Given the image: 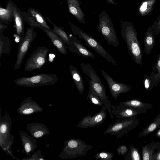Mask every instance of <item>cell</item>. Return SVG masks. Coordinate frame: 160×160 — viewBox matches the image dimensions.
<instances>
[{
	"mask_svg": "<svg viewBox=\"0 0 160 160\" xmlns=\"http://www.w3.org/2000/svg\"><path fill=\"white\" fill-rule=\"evenodd\" d=\"M69 70L72 79L78 91L82 95L84 90V82L78 70L72 64L69 65Z\"/></svg>",
	"mask_w": 160,
	"mask_h": 160,
	"instance_id": "23",
	"label": "cell"
},
{
	"mask_svg": "<svg viewBox=\"0 0 160 160\" xmlns=\"http://www.w3.org/2000/svg\"><path fill=\"white\" fill-rule=\"evenodd\" d=\"M80 65L83 72L89 77V84L93 88L98 95L108 111L111 118H113V115L111 112V101L107 95L104 86L94 69L88 63L82 62Z\"/></svg>",
	"mask_w": 160,
	"mask_h": 160,
	"instance_id": "2",
	"label": "cell"
},
{
	"mask_svg": "<svg viewBox=\"0 0 160 160\" xmlns=\"http://www.w3.org/2000/svg\"><path fill=\"white\" fill-rule=\"evenodd\" d=\"M126 160H140V157L138 150L132 145H131L128 153L124 157Z\"/></svg>",
	"mask_w": 160,
	"mask_h": 160,
	"instance_id": "33",
	"label": "cell"
},
{
	"mask_svg": "<svg viewBox=\"0 0 160 160\" xmlns=\"http://www.w3.org/2000/svg\"><path fill=\"white\" fill-rule=\"evenodd\" d=\"M27 128L31 135L37 138L47 135L50 133L48 127L40 123H29L27 125Z\"/></svg>",
	"mask_w": 160,
	"mask_h": 160,
	"instance_id": "19",
	"label": "cell"
},
{
	"mask_svg": "<svg viewBox=\"0 0 160 160\" xmlns=\"http://www.w3.org/2000/svg\"><path fill=\"white\" fill-rule=\"evenodd\" d=\"M17 110L18 114L25 115L41 112L43 109L36 102L32 100L31 96H29L21 102Z\"/></svg>",
	"mask_w": 160,
	"mask_h": 160,
	"instance_id": "14",
	"label": "cell"
},
{
	"mask_svg": "<svg viewBox=\"0 0 160 160\" xmlns=\"http://www.w3.org/2000/svg\"><path fill=\"white\" fill-rule=\"evenodd\" d=\"M48 18L49 22L53 26V31L60 37L68 46L70 45L71 44V38L69 37L64 29L54 24Z\"/></svg>",
	"mask_w": 160,
	"mask_h": 160,
	"instance_id": "30",
	"label": "cell"
},
{
	"mask_svg": "<svg viewBox=\"0 0 160 160\" xmlns=\"http://www.w3.org/2000/svg\"><path fill=\"white\" fill-rule=\"evenodd\" d=\"M155 135L157 137L160 138V129L157 132Z\"/></svg>",
	"mask_w": 160,
	"mask_h": 160,
	"instance_id": "41",
	"label": "cell"
},
{
	"mask_svg": "<svg viewBox=\"0 0 160 160\" xmlns=\"http://www.w3.org/2000/svg\"><path fill=\"white\" fill-rule=\"evenodd\" d=\"M157 0H144L138 8L140 15L142 16L149 15L152 12Z\"/></svg>",
	"mask_w": 160,
	"mask_h": 160,
	"instance_id": "25",
	"label": "cell"
},
{
	"mask_svg": "<svg viewBox=\"0 0 160 160\" xmlns=\"http://www.w3.org/2000/svg\"><path fill=\"white\" fill-rule=\"evenodd\" d=\"M98 29L108 45L116 48L119 46V41L114 26L108 14L105 11L99 15Z\"/></svg>",
	"mask_w": 160,
	"mask_h": 160,
	"instance_id": "6",
	"label": "cell"
},
{
	"mask_svg": "<svg viewBox=\"0 0 160 160\" xmlns=\"http://www.w3.org/2000/svg\"><path fill=\"white\" fill-rule=\"evenodd\" d=\"M11 41L9 38L0 33V58L3 53L9 54L11 50Z\"/></svg>",
	"mask_w": 160,
	"mask_h": 160,
	"instance_id": "29",
	"label": "cell"
},
{
	"mask_svg": "<svg viewBox=\"0 0 160 160\" xmlns=\"http://www.w3.org/2000/svg\"><path fill=\"white\" fill-rule=\"evenodd\" d=\"M69 12L74 16L81 23L85 24L84 15L80 7L79 0H67Z\"/></svg>",
	"mask_w": 160,
	"mask_h": 160,
	"instance_id": "21",
	"label": "cell"
},
{
	"mask_svg": "<svg viewBox=\"0 0 160 160\" xmlns=\"http://www.w3.org/2000/svg\"><path fill=\"white\" fill-rule=\"evenodd\" d=\"M11 124V118L8 113L6 112L2 117L0 115V145L5 151L9 153L13 143V137L10 132Z\"/></svg>",
	"mask_w": 160,
	"mask_h": 160,
	"instance_id": "10",
	"label": "cell"
},
{
	"mask_svg": "<svg viewBox=\"0 0 160 160\" xmlns=\"http://www.w3.org/2000/svg\"><path fill=\"white\" fill-rule=\"evenodd\" d=\"M20 138L23 148L27 155L33 152L37 148L36 141L33 137L29 135L23 131L19 132Z\"/></svg>",
	"mask_w": 160,
	"mask_h": 160,
	"instance_id": "18",
	"label": "cell"
},
{
	"mask_svg": "<svg viewBox=\"0 0 160 160\" xmlns=\"http://www.w3.org/2000/svg\"><path fill=\"white\" fill-rule=\"evenodd\" d=\"M152 69L153 71L158 72H156L155 77L159 83L160 82V52L156 64L153 67Z\"/></svg>",
	"mask_w": 160,
	"mask_h": 160,
	"instance_id": "35",
	"label": "cell"
},
{
	"mask_svg": "<svg viewBox=\"0 0 160 160\" xmlns=\"http://www.w3.org/2000/svg\"><path fill=\"white\" fill-rule=\"evenodd\" d=\"M153 28L155 31V35H157L160 33V24Z\"/></svg>",
	"mask_w": 160,
	"mask_h": 160,
	"instance_id": "39",
	"label": "cell"
},
{
	"mask_svg": "<svg viewBox=\"0 0 160 160\" xmlns=\"http://www.w3.org/2000/svg\"><path fill=\"white\" fill-rule=\"evenodd\" d=\"M118 104L133 108H143L148 110L152 108V104L143 102L138 99H132L122 102H119Z\"/></svg>",
	"mask_w": 160,
	"mask_h": 160,
	"instance_id": "26",
	"label": "cell"
},
{
	"mask_svg": "<svg viewBox=\"0 0 160 160\" xmlns=\"http://www.w3.org/2000/svg\"><path fill=\"white\" fill-rule=\"evenodd\" d=\"M159 24H160V16L158 17L157 20L154 21L153 24L151 26L153 28L157 26Z\"/></svg>",
	"mask_w": 160,
	"mask_h": 160,
	"instance_id": "38",
	"label": "cell"
},
{
	"mask_svg": "<svg viewBox=\"0 0 160 160\" xmlns=\"http://www.w3.org/2000/svg\"><path fill=\"white\" fill-rule=\"evenodd\" d=\"M160 128V114L157 115L153 121L139 133V137L146 136Z\"/></svg>",
	"mask_w": 160,
	"mask_h": 160,
	"instance_id": "27",
	"label": "cell"
},
{
	"mask_svg": "<svg viewBox=\"0 0 160 160\" xmlns=\"http://www.w3.org/2000/svg\"><path fill=\"white\" fill-rule=\"evenodd\" d=\"M49 49L43 46L38 47L33 51L25 63L24 70L31 71L42 68L46 63Z\"/></svg>",
	"mask_w": 160,
	"mask_h": 160,
	"instance_id": "9",
	"label": "cell"
},
{
	"mask_svg": "<svg viewBox=\"0 0 160 160\" xmlns=\"http://www.w3.org/2000/svg\"><path fill=\"white\" fill-rule=\"evenodd\" d=\"M148 110L143 108H136L120 104L116 106L111 105V112L115 115L116 119L136 118L139 114L146 112Z\"/></svg>",
	"mask_w": 160,
	"mask_h": 160,
	"instance_id": "11",
	"label": "cell"
},
{
	"mask_svg": "<svg viewBox=\"0 0 160 160\" xmlns=\"http://www.w3.org/2000/svg\"><path fill=\"white\" fill-rule=\"evenodd\" d=\"M110 2H111L112 3L114 4V0H108Z\"/></svg>",
	"mask_w": 160,
	"mask_h": 160,
	"instance_id": "42",
	"label": "cell"
},
{
	"mask_svg": "<svg viewBox=\"0 0 160 160\" xmlns=\"http://www.w3.org/2000/svg\"><path fill=\"white\" fill-rule=\"evenodd\" d=\"M106 108L105 105L102 107L100 111L93 116L88 114L80 121L77 126V128H88L93 127L102 124L107 116Z\"/></svg>",
	"mask_w": 160,
	"mask_h": 160,
	"instance_id": "12",
	"label": "cell"
},
{
	"mask_svg": "<svg viewBox=\"0 0 160 160\" xmlns=\"http://www.w3.org/2000/svg\"><path fill=\"white\" fill-rule=\"evenodd\" d=\"M116 120L110 124L104 132V134H110L117 138H121L136 128L140 123L135 118Z\"/></svg>",
	"mask_w": 160,
	"mask_h": 160,
	"instance_id": "7",
	"label": "cell"
},
{
	"mask_svg": "<svg viewBox=\"0 0 160 160\" xmlns=\"http://www.w3.org/2000/svg\"><path fill=\"white\" fill-rule=\"evenodd\" d=\"M14 4L11 0H9L7 2L5 8L0 5V22L5 24H9L11 22L14 18L13 9Z\"/></svg>",
	"mask_w": 160,
	"mask_h": 160,
	"instance_id": "20",
	"label": "cell"
},
{
	"mask_svg": "<svg viewBox=\"0 0 160 160\" xmlns=\"http://www.w3.org/2000/svg\"><path fill=\"white\" fill-rule=\"evenodd\" d=\"M34 28H27L24 36L20 40L19 44L14 69H18L21 65L24 58L28 51L31 43L36 37Z\"/></svg>",
	"mask_w": 160,
	"mask_h": 160,
	"instance_id": "8",
	"label": "cell"
},
{
	"mask_svg": "<svg viewBox=\"0 0 160 160\" xmlns=\"http://www.w3.org/2000/svg\"><path fill=\"white\" fill-rule=\"evenodd\" d=\"M156 158L155 159L156 160H160V152L158 153H157L155 155Z\"/></svg>",
	"mask_w": 160,
	"mask_h": 160,
	"instance_id": "40",
	"label": "cell"
},
{
	"mask_svg": "<svg viewBox=\"0 0 160 160\" xmlns=\"http://www.w3.org/2000/svg\"><path fill=\"white\" fill-rule=\"evenodd\" d=\"M121 34L132 58L137 64L142 65V48L138 38L137 31L132 23L124 22L121 26Z\"/></svg>",
	"mask_w": 160,
	"mask_h": 160,
	"instance_id": "1",
	"label": "cell"
},
{
	"mask_svg": "<svg viewBox=\"0 0 160 160\" xmlns=\"http://www.w3.org/2000/svg\"><path fill=\"white\" fill-rule=\"evenodd\" d=\"M65 146L60 157L63 159H72L86 156L93 146L79 139L71 138L64 142Z\"/></svg>",
	"mask_w": 160,
	"mask_h": 160,
	"instance_id": "3",
	"label": "cell"
},
{
	"mask_svg": "<svg viewBox=\"0 0 160 160\" xmlns=\"http://www.w3.org/2000/svg\"><path fill=\"white\" fill-rule=\"evenodd\" d=\"M71 40V44L67 47L68 49L70 52L75 53L83 57L95 59V55L93 53L83 45L74 36H72Z\"/></svg>",
	"mask_w": 160,
	"mask_h": 160,
	"instance_id": "15",
	"label": "cell"
},
{
	"mask_svg": "<svg viewBox=\"0 0 160 160\" xmlns=\"http://www.w3.org/2000/svg\"><path fill=\"white\" fill-rule=\"evenodd\" d=\"M70 26L73 34L78 36L79 39L84 40L88 47L101 55L108 62L115 65H117L114 59L95 39L75 25L71 23Z\"/></svg>",
	"mask_w": 160,
	"mask_h": 160,
	"instance_id": "5",
	"label": "cell"
},
{
	"mask_svg": "<svg viewBox=\"0 0 160 160\" xmlns=\"http://www.w3.org/2000/svg\"><path fill=\"white\" fill-rule=\"evenodd\" d=\"M8 28V26L0 22V33H3L4 30Z\"/></svg>",
	"mask_w": 160,
	"mask_h": 160,
	"instance_id": "37",
	"label": "cell"
},
{
	"mask_svg": "<svg viewBox=\"0 0 160 160\" xmlns=\"http://www.w3.org/2000/svg\"><path fill=\"white\" fill-rule=\"evenodd\" d=\"M101 71L102 75L108 84L111 94L115 99H117L119 94L131 90L132 88L131 86L115 81L104 70L101 69Z\"/></svg>",
	"mask_w": 160,
	"mask_h": 160,
	"instance_id": "13",
	"label": "cell"
},
{
	"mask_svg": "<svg viewBox=\"0 0 160 160\" xmlns=\"http://www.w3.org/2000/svg\"><path fill=\"white\" fill-rule=\"evenodd\" d=\"M58 78L55 74L43 73L31 76L23 77L15 80L17 85L26 87H35L55 84Z\"/></svg>",
	"mask_w": 160,
	"mask_h": 160,
	"instance_id": "4",
	"label": "cell"
},
{
	"mask_svg": "<svg viewBox=\"0 0 160 160\" xmlns=\"http://www.w3.org/2000/svg\"><path fill=\"white\" fill-rule=\"evenodd\" d=\"M28 12L32 17L39 28L42 30L45 29H51L43 15L38 11L31 7L28 10Z\"/></svg>",
	"mask_w": 160,
	"mask_h": 160,
	"instance_id": "24",
	"label": "cell"
},
{
	"mask_svg": "<svg viewBox=\"0 0 160 160\" xmlns=\"http://www.w3.org/2000/svg\"><path fill=\"white\" fill-rule=\"evenodd\" d=\"M114 155L112 152L101 151L96 153L94 157L97 159L101 160H113L112 158Z\"/></svg>",
	"mask_w": 160,
	"mask_h": 160,
	"instance_id": "34",
	"label": "cell"
},
{
	"mask_svg": "<svg viewBox=\"0 0 160 160\" xmlns=\"http://www.w3.org/2000/svg\"><path fill=\"white\" fill-rule=\"evenodd\" d=\"M87 99H89L93 104L99 106H102L104 104L98 95L93 89L92 87L89 84V89Z\"/></svg>",
	"mask_w": 160,
	"mask_h": 160,
	"instance_id": "32",
	"label": "cell"
},
{
	"mask_svg": "<svg viewBox=\"0 0 160 160\" xmlns=\"http://www.w3.org/2000/svg\"><path fill=\"white\" fill-rule=\"evenodd\" d=\"M128 150V148L125 145H121L117 149V152L118 155L124 157L127 154Z\"/></svg>",
	"mask_w": 160,
	"mask_h": 160,
	"instance_id": "36",
	"label": "cell"
},
{
	"mask_svg": "<svg viewBox=\"0 0 160 160\" xmlns=\"http://www.w3.org/2000/svg\"><path fill=\"white\" fill-rule=\"evenodd\" d=\"M159 148H158L157 145H152V144L150 145H146L142 149V154L143 160H152L154 151Z\"/></svg>",
	"mask_w": 160,
	"mask_h": 160,
	"instance_id": "31",
	"label": "cell"
},
{
	"mask_svg": "<svg viewBox=\"0 0 160 160\" xmlns=\"http://www.w3.org/2000/svg\"><path fill=\"white\" fill-rule=\"evenodd\" d=\"M42 30L48 35L52 44L59 52L66 55L67 47L61 38L51 29H45Z\"/></svg>",
	"mask_w": 160,
	"mask_h": 160,
	"instance_id": "17",
	"label": "cell"
},
{
	"mask_svg": "<svg viewBox=\"0 0 160 160\" xmlns=\"http://www.w3.org/2000/svg\"><path fill=\"white\" fill-rule=\"evenodd\" d=\"M155 33L154 29L151 26H149L144 39V52L149 55L153 49L155 43Z\"/></svg>",
	"mask_w": 160,
	"mask_h": 160,
	"instance_id": "22",
	"label": "cell"
},
{
	"mask_svg": "<svg viewBox=\"0 0 160 160\" xmlns=\"http://www.w3.org/2000/svg\"><path fill=\"white\" fill-rule=\"evenodd\" d=\"M156 72H152L150 75H144L143 80L145 89L149 91L152 89L154 86H157L158 83L155 78Z\"/></svg>",
	"mask_w": 160,
	"mask_h": 160,
	"instance_id": "28",
	"label": "cell"
},
{
	"mask_svg": "<svg viewBox=\"0 0 160 160\" xmlns=\"http://www.w3.org/2000/svg\"><path fill=\"white\" fill-rule=\"evenodd\" d=\"M13 13L16 34L18 36L21 37L25 33L24 26L26 21L23 12L19 9L15 4Z\"/></svg>",
	"mask_w": 160,
	"mask_h": 160,
	"instance_id": "16",
	"label": "cell"
}]
</instances>
